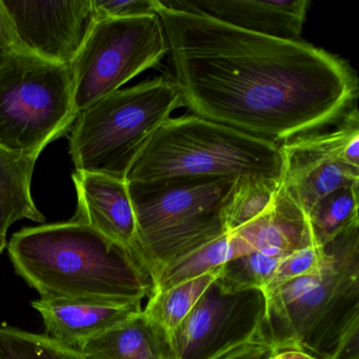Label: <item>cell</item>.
Listing matches in <instances>:
<instances>
[{
	"label": "cell",
	"mask_w": 359,
	"mask_h": 359,
	"mask_svg": "<svg viewBox=\"0 0 359 359\" xmlns=\"http://www.w3.org/2000/svg\"><path fill=\"white\" fill-rule=\"evenodd\" d=\"M173 81L192 114L280 146L356 104L352 67L306 41L249 32L155 0Z\"/></svg>",
	"instance_id": "obj_1"
},
{
	"label": "cell",
	"mask_w": 359,
	"mask_h": 359,
	"mask_svg": "<svg viewBox=\"0 0 359 359\" xmlns=\"http://www.w3.org/2000/svg\"><path fill=\"white\" fill-rule=\"evenodd\" d=\"M8 252L16 273L45 299L130 304L152 293L150 275L131 251L72 219L22 229Z\"/></svg>",
	"instance_id": "obj_2"
},
{
	"label": "cell",
	"mask_w": 359,
	"mask_h": 359,
	"mask_svg": "<svg viewBox=\"0 0 359 359\" xmlns=\"http://www.w3.org/2000/svg\"><path fill=\"white\" fill-rule=\"evenodd\" d=\"M323 248L318 270L264 294L266 314L255 342L331 359L359 323V224Z\"/></svg>",
	"instance_id": "obj_3"
},
{
	"label": "cell",
	"mask_w": 359,
	"mask_h": 359,
	"mask_svg": "<svg viewBox=\"0 0 359 359\" xmlns=\"http://www.w3.org/2000/svg\"><path fill=\"white\" fill-rule=\"evenodd\" d=\"M281 171L279 144L191 113L168 119L154 132L125 180L264 177L281 182Z\"/></svg>",
	"instance_id": "obj_4"
},
{
	"label": "cell",
	"mask_w": 359,
	"mask_h": 359,
	"mask_svg": "<svg viewBox=\"0 0 359 359\" xmlns=\"http://www.w3.org/2000/svg\"><path fill=\"white\" fill-rule=\"evenodd\" d=\"M235 180L127 182L135 213L138 258L153 285L169 264L226 234L222 205Z\"/></svg>",
	"instance_id": "obj_5"
},
{
	"label": "cell",
	"mask_w": 359,
	"mask_h": 359,
	"mask_svg": "<svg viewBox=\"0 0 359 359\" xmlns=\"http://www.w3.org/2000/svg\"><path fill=\"white\" fill-rule=\"evenodd\" d=\"M182 107L173 81L165 77L118 90L94 102L77 115L71 130L75 171L125 180L142 147Z\"/></svg>",
	"instance_id": "obj_6"
},
{
	"label": "cell",
	"mask_w": 359,
	"mask_h": 359,
	"mask_svg": "<svg viewBox=\"0 0 359 359\" xmlns=\"http://www.w3.org/2000/svg\"><path fill=\"white\" fill-rule=\"evenodd\" d=\"M76 118L70 66L22 48L0 52V147L39 156Z\"/></svg>",
	"instance_id": "obj_7"
},
{
	"label": "cell",
	"mask_w": 359,
	"mask_h": 359,
	"mask_svg": "<svg viewBox=\"0 0 359 359\" xmlns=\"http://www.w3.org/2000/svg\"><path fill=\"white\" fill-rule=\"evenodd\" d=\"M168 43L156 13L96 22L71 65L73 102L79 113L157 66Z\"/></svg>",
	"instance_id": "obj_8"
},
{
	"label": "cell",
	"mask_w": 359,
	"mask_h": 359,
	"mask_svg": "<svg viewBox=\"0 0 359 359\" xmlns=\"http://www.w3.org/2000/svg\"><path fill=\"white\" fill-rule=\"evenodd\" d=\"M280 187L309 215L334 191L359 186V116L355 104L337 129L298 136L280 144Z\"/></svg>",
	"instance_id": "obj_9"
},
{
	"label": "cell",
	"mask_w": 359,
	"mask_h": 359,
	"mask_svg": "<svg viewBox=\"0 0 359 359\" xmlns=\"http://www.w3.org/2000/svg\"><path fill=\"white\" fill-rule=\"evenodd\" d=\"M266 309L262 290L228 293L214 281L170 338L172 359H219L255 342Z\"/></svg>",
	"instance_id": "obj_10"
},
{
	"label": "cell",
	"mask_w": 359,
	"mask_h": 359,
	"mask_svg": "<svg viewBox=\"0 0 359 359\" xmlns=\"http://www.w3.org/2000/svg\"><path fill=\"white\" fill-rule=\"evenodd\" d=\"M22 49L71 66L95 25L91 0H3Z\"/></svg>",
	"instance_id": "obj_11"
},
{
	"label": "cell",
	"mask_w": 359,
	"mask_h": 359,
	"mask_svg": "<svg viewBox=\"0 0 359 359\" xmlns=\"http://www.w3.org/2000/svg\"><path fill=\"white\" fill-rule=\"evenodd\" d=\"M163 3L249 32L292 41L302 39L311 5L308 0H163Z\"/></svg>",
	"instance_id": "obj_12"
},
{
	"label": "cell",
	"mask_w": 359,
	"mask_h": 359,
	"mask_svg": "<svg viewBox=\"0 0 359 359\" xmlns=\"http://www.w3.org/2000/svg\"><path fill=\"white\" fill-rule=\"evenodd\" d=\"M72 180L79 199L72 220L91 226L131 251L140 260L135 213L127 182L102 174L79 171L72 174Z\"/></svg>",
	"instance_id": "obj_13"
},
{
	"label": "cell",
	"mask_w": 359,
	"mask_h": 359,
	"mask_svg": "<svg viewBox=\"0 0 359 359\" xmlns=\"http://www.w3.org/2000/svg\"><path fill=\"white\" fill-rule=\"evenodd\" d=\"M48 335L67 346H79L142 312V302L121 304L88 300L41 299L32 302Z\"/></svg>",
	"instance_id": "obj_14"
},
{
	"label": "cell",
	"mask_w": 359,
	"mask_h": 359,
	"mask_svg": "<svg viewBox=\"0 0 359 359\" xmlns=\"http://www.w3.org/2000/svg\"><path fill=\"white\" fill-rule=\"evenodd\" d=\"M231 234L237 237L250 253L259 252L274 257L283 258L315 245L306 215L281 187L264 214Z\"/></svg>",
	"instance_id": "obj_15"
},
{
	"label": "cell",
	"mask_w": 359,
	"mask_h": 359,
	"mask_svg": "<svg viewBox=\"0 0 359 359\" xmlns=\"http://www.w3.org/2000/svg\"><path fill=\"white\" fill-rule=\"evenodd\" d=\"M77 350L87 359H172L167 336L142 311Z\"/></svg>",
	"instance_id": "obj_16"
},
{
	"label": "cell",
	"mask_w": 359,
	"mask_h": 359,
	"mask_svg": "<svg viewBox=\"0 0 359 359\" xmlns=\"http://www.w3.org/2000/svg\"><path fill=\"white\" fill-rule=\"evenodd\" d=\"M39 155L12 152L0 147V233L18 220L43 222L31 195V180Z\"/></svg>",
	"instance_id": "obj_17"
},
{
	"label": "cell",
	"mask_w": 359,
	"mask_h": 359,
	"mask_svg": "<svg viewBox=\"0 0 359 359\" xmlns=\"http://www.w3.org/2000/svg\"><path fill=\"white\" fill-rule=\"evenodd\" d=\"M237 237L228 233L163 269L153 285L152 294L165 291L178 283L196 278L249 254ZM150 295V296H151Z\"/></svg>",
	"instance_id": "obj_18"
},
{
	"label": "cell",
	"mask_w": 359,
	"mask_h": 359,
	"mask_svg": "<svg viewBox=\"0 0 359 359\" xmlns=\"http://www.w3.org/2000/svg\"><path fill=\"white\" fill-rule=\"evenodd\" d=\"M220 268L196 278L178 283L165 291L152 294L149 297L148 304L146 308L142 309V312L163 331L169 341L199 298L217 279Z\"/></svg>",
	"instance_id": "obj_19"
},
{
	"label": "cell",
	"mask_w": 359,
	"mask_h": 359,
	"mask_svg": "<svg viewBox=\"0 0 359 359\" xmlns=\"http://www.w3.org/2000/svg\"><path fill=\"white\" fill-rule=\"evenodd\" d=\"M280 182L264 177L236 178L222 205L226 234L239 230L264 214L274 201Z\"/></svg>",
	"instance_id": "obj_20"
},
{
	"label": "cell",
	"mask_w": 359,
	"mask_h": 359,
	"mask_svg": "<svg viewBox=\"0 0 359 359\" xmlns=\"http://www.w3.org/2000/svg\"><path fill=\"white\" fill-rule=\"evenodd\" d=\"M359 186L334 191L306 216L315 245L323 247L354 224H359Z\"/></svg>",
	"instance_id": "obj_21"
},
{
	"label": "cell",
	"mask_w": 359,
	"mask_h": 359,
	"mask_svg": "<svg viewBox=\"0 0 359 359\" xmlns=\"http://www.w3.org/2000/svg\"><path fill=\"white\" fill-rule=\"evenodd\" d=\"M0 359H87L46 334L0 325Z\"/></svg>",
	"instance_id": "obj_22"
},
{
	"label": "cell",
	"mask_w": 359,
	"mask_h": 359,
	"mask_svg": "<svg viewBox=\"0 0 359 359\" xmlns=\"http://www.w3.org/2000/svg\"><path fill=\"white\" fill-rule=\"evenodd\" d=\"M283 258L252 252L234 258L220 268L216 283L228 293L264 290L272 280Z\"/></svg>",
	"instance_id": "obj_23"
},
{
	"label": "cell",
	"mask_w": 359,
	"mask_h": 359,
	"mask_svg": "<svg viewBox=\"0 0 359 359\" xmlns=\"http://www.w3.org/2000/svg\"><path fill=\"white\" fill-rule=\"evenodd\" d=\"M323 255V247L311 245L285 256L279 262L272 280L264 290V294L270 293L287 281L312 274L320 268Z\"/></svg>",
	"instance_id": "obj_24"
},
{
	"label": "cell",
	"mask_w": 359,
	"mask_h": 359,
	"mask_svg": "<svg viewBox=\"0 0 359 359\" xmlns=\"http://www.w3.org/2000/svg\"><path fill=\"white\" fill-rule=\"evenodd\" d=\"M96 22L156 13L155 0H91Z\"/></svg>",
	"instance_id": "obj_25"
},
{
	"label": "cell",
	"mask_w": 359,
	"mask_h": 359,
	"mask_svg": "<svg viewBox=\"0 0 359 359\" xmlns=\"http://www.w3.org/2000/svg\"><path fill=\"white\" fill-rule=\"evenodd\" d=\"M22 48L13 22L4 6L3 0H0V52L6 50Z\"/></svg>",
	"instance_id": "obj_26"
},
{
	"label": "cell",
	"mask_w": 359,
	"mask_h": 359,
	"mask_svg": "<svg viewBox=\"0 0 359 359\" xmlns=\"http://www.w3.org/2000/svg\"><path fill=\"white\" fill-rule=\"evenodd\" d=\"M274 348L262 342H251L232 351L219 359H269Z\"/></svg>",
	"instance_id": "obj_27"
},
{
	"label": "cell",
	"mask_w": 359,
	"mask_h": 359,
	"mask_svg": "<svg viewBox=\"0 0 359 359\" xmlns=\"http://www.w3.org/2000/svg\"><path fill=\"white\" fill-rule=\"evenodd\" d=\"M331 359H359V323L344 336Z\"/></svg>",
	"instance_id": "obj_28"
},
{
	"label": "cell",
	"mask_w": 359,
	"mask_h": 359,
	"mask_svg": "<svg viewBox=\"0 0 359 359\" xmlns=\"http://www.w3.org/2000/svg\"><path fill=\"white\" fill-rule=\"evenodd\" d=\"M269 359H319L299 348H280L274 350Z\"/></svg>",
	"instance_id": "obj_29"
},
{
	"label": "cell",
	"mask_w": 359,
	"mask_h": 359,
	"mask_svg": "<svg viewBox=\"0 0 359 359\" xmlns=\"http://www.w3.org/2000/svg\"><path fill=\"white\" fill-rule=\"evenodd\" d=\"M6 247H7V238H6L5 235L0 233V254L3 253Z\"/></svg>",
	"instance_id": "obj_30"
}]
</instances>
